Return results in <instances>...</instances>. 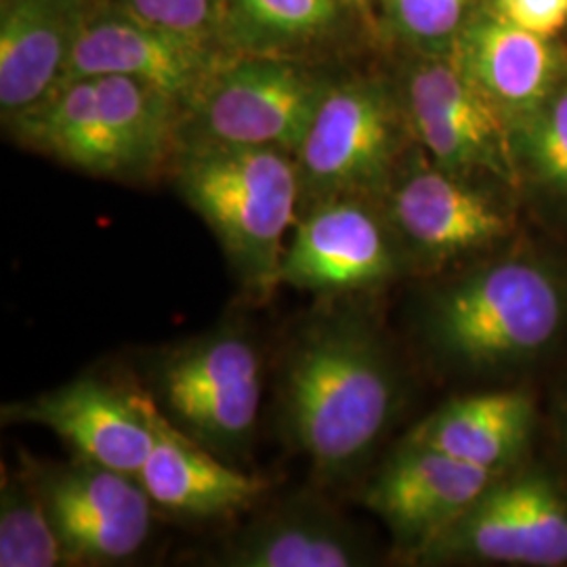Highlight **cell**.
I'll use <instances>...</instances> for the list:
<instances>
[{"instance_id": "16", "label": "cell", "mask_w": 567, "mask_h": 567, "mask_svg": "<svg viewBox=\"0 0 567 567\" xmlns=\"http://www.w3.org/2000/svg\"><path fill=\"white\" fill-rule=\"evenodd\" d=\"M86 7L82 0H2L0 110L13 121L65 76Z\"/></svg>"}, {"instance_id": "27", "label": "cell", "mask_w": 567, "mask_h": 567, "mask_svg": "<svg viewBox=\"0 0 567 567\" xmlns=\"http://www.w3.org/2000/svg\"><path fill=\"white\" fill-rule=\"evenodd\" d=\"M498 18L540 37H555L567 23V0H496Z\"/></svg>"}, {"instance_id": "10", "label": "cell", "mask_w": 567, "mask_h": 567, "mask_svg": "<svg viewBox=\"0 0 567 567\" xmlns=\"http://www.w3.org/2000/svg\"><path fill=\"white\" fill-rule=\"evenodd\" d=\"M398 269L386 227L362 196L305 206L284 250L280 280L313 295H343L385 282Z\"/></svg>"}, {"instance_id": "15", "label": "cell", "mask_w": 567, "mask_h": 567, "mask_svg": "<svg viewBox=\"0 0 567 567\" xmlns=\"http://www.w3.org/2000/svg\"><path fill=\"white\" fill-rule=\"evenodd\" d=\"M389 221L431 261L486 248L511 231V219L496 204L444 168L410 173L391 194Z\"/></svg>"}, {"instance_id": "17", "label": "cell", "mask_w": 567, "mask_h": 567, "mask_svg": "<svg viewBox=\"0 0 567 567\" xmlns=\"http://www.w3.org/2000/svg\"><path fill=\"white\" fill-rule=\"evenodd\" d=\"M456 61L508 121H526L555 93L559 58L550 39L503 18L477 21L456 41Z\"/></svg>"}, {"instance_id": "14", "label": "cell", "mask_w": 567, "mask_h": 567, "mask_svg": "<svg viewBox=\"0 0 567 567\" xmlns=\"http://www.w3.org/2000/svg\"><path fill=\"white\" fill-rule=\"evenodd\" d=\"M152 447L140 480L154 507L183 519H217L252 507L269 484L215 456L152 405Z\"/></svg>"}, {"instance_id": "12", "label": "cell", "mask_w": 567, "mask_h": 567, "mask_svg": "<svg viewBox=\"0 0 567 567\" xmlns=\"http://www.w3.org/2000/svg\"><path fill=\"white\" fill-rule=\"evenodd\" d=\"M429 548L498 564L566 566V501L538 477L487 487Z\"/></svg>"}, {"instance_id": "26", "label": "cell", "mask_w": 567, "mask_h": 567, "mask_svg": "<svg viewBox=\"0 0 567 567\" xmlns=\"http://www.w3.org/2000/svg\"><path fill=\"white\" fill-rule=\"evenodd\" d=\"M471 0H386L389 18L408 41L440 44L456 37Z\"/></svg>"}, {"instance_id": "20", "label": "cell", "mask_w": 567, "mask_h": 567, "mask_svg": "<svg viewBox=\"0 0 567 567\" xmlns=\"http://www.w3.org/2000/svg\"><path fill=\"white\" fill-rule=\"evenodd\" d=\"M28 147L89 175L121 177L93 79L61 82L41 103L9 122Z\"/></svg>"}, {"instance_id": "9", "label": "cell", "mask_w": 567, "mask_h": 567, "mask_svg": "<svg viewBox=\"0 0 567 567\" xmlns=\"http://www.w3.org/2000/svg\"><path fill=\"white\" fill-rule=\"evenodd\" d=\"M408 107L419 140L440 168L513 177L507 114L452 58L425 63L412 74Z\"/></svg>"}, {"instance_id": "8", "label": "cell", "mask_w": 567, "mask_h": 567, "mask_svg": "<svg viewBox=\"0 0 567 567\" xmlns=\"http://www.w3.org/2000/svg\"><path fill=\"white\" fill-rule=\"evenodd\" d=\"M154 395L82 377L2 405V425L44 426L76 456L140 475L152 447Z\"/></svg>"}, {"instance_id": "28", "label": "cell", "mask_w": 567, "mask_h": 567, "mask_svg": "<svg viewBox=\"0 0 567 567\" xmlns=\"http://www.w3.org/2000/svg\"><path fill=\"white\" fill-rule=\"evenodd\" d=\"M347 2H353V4H362L365 0H347Z\"/></svg>"}, {"instance_id": "5", "label": "cell", "mask_w": 567, "mask_h": 567, "mask_svg": "<svg viewBox=\"0 0 567 567\" xmlns=\"http://www.w3.org/2000/svg\"><path fill=\"white\" fill-rule=\"evenodd\" d=\"M561 322L557 286L534 265L501 264L452 286L435 305V341L471 364L527 355Z\"/></svg>"}, {"instance_id": "2", "label": "cell", "mask_w": 567, "mask_h": 567, "mask_svg": "<svg viewBox=\"0 0 567 567\" xmlns=\"http://www.w3.org/2000/svg\"><path fill=\"white\" fill-rule=\"evenodd\" d=\"M177 189L221 244L244 290L267 301L282 284L284 238L299 221L295 156L276 147L187 142Z\"/></svg>"}, {"instance_id": "7", "label": "cell", "mask_w": 567, "mask_h": 567, "mask_svg": "<svg viewBox=\"0 0 567 567\" xmlns=\"http://www.w3.org/2000/svg\"><path fill=\"white\" fill-rule=\"evenodd\" d=\"M32 466L68 564L110 566L142 550L156 507L140 475L84 458L60 466L32 461Z\"/></svg>"}, {"instance_id": "18", "label": "cell", "mask_w": 567, "mask_h": 567, "mask_svg": "<svg viewBox=\"0 0 567 567\" xmlns=\"http://www.w3.org/2000/svg\"><path fill=\"white\" fill-rule=\"evenodd\" d=\"M227 567H353L365 564L358 536L330 507L292 498L238 532L219 553Z\"/></svg>"}, {"instance_id": "1", "label": "cell", "mask_w": 567, "mask_h": 567, "mask_svg": "<svg viewBox=\"0 0 567 567\" xmlns=\"http://www.w3.org/2000/svg\"><path fill=\"white\" fill-rule=\"evenodd\" d=\"M395 404L386 355L364 326L326 318L303 330L284 368V425L318 477L362 465Z\"/></svg>"}, {"instance_id": "25", "label": "cell", "mask_w": 567, "mask_h": 567, "mask_svg": "<svg viewBox=\"0 0 567 567\" xmlns=\"http://www.w3.org/2000/svg\"><path fill=\"white\" fill-rule=\"evenodd\" d=\"M524 150L543 182L567 189V89L524 121Z\"/></svg>"}, {"instance_id": "6", "label": "cell", "mask_w": 567, "mask_h": 567, "mask_svg": "<svg viewBox=\"0 0 567 567\" xmlns=\"http://www.w3.org/2000/svg\"><path fill=\"white\" fill-rule=\"evenodd\" d=\"M395 114L385 91L370 82L326 89L295 156L301 204L365 196L389 177L395 158Z\"/></svg>"}, {"instance_id": "13", "label": "cell", "mask_w": 567, "mask_h": 567, "mask_svg": "<svg viewBox=\"0 0 567 567\" xmlns=\"http://www.w3.org/2000/svg\"><path fill=\"white\" fill-rule=\"evenodd\" d=\"M492 477L494 471L440 450L405 444L365 489L364 503L400 545L426 550L486 492Z\"/></svg>"}, {"instance_id": "24", "label": "cell", "mask_w": 567, "mask_h": 567, "mask_svg": "<svg viewBox=\"0 0 567 567\" xmlns=\"http://www.w3.org/2000/svg\"><path fill=\"white\" fill-rule=\"evenodd\" d=\"M126 11L208 49L227 39V0H118Z\"/></svg>"}, {"instance_id": "21", "label": "cell", "mask_w": 567, "mask_h": 567, "mask_svg": "<svg viewBox=\"0 0 567 567\" xmlns=\"http://www.w3.org/2000/svg\"><path fill=\"white\" fill-rule=\"evenodd\" d=\"M93 81L103 121L121 161L122 177L161 166L177 150L182 137V103L131 76H100Z\"/></svg>"}, {"instance_id": "4", "label": "cell", "mask_w": 567, "mask_h": 567, "mask_svg": "<svg viewBox=\"0 0 567 567\" xmlns=\"http://www.w3.org/2000/svg\"><path fill=\"white\" fill-rule=\"evenodd\" d=\"M328 84L274 55L224 60L183 107L187 142L276 147L297 156Z\"/></svg>"}, {"instance_id": "11", "label": "cell", "mask_w": 567, "mask_h": 567, "mask_svg": "<svg viewBox=\"0 0 567 567\" xmlns=\"http://www.w3.org/2000/svg\"><path fill=\"white\" fill-rule=\"evenodd\" d=\"M221 61L215 49L175 37L116 4L86 9L63 82L131 76L185 107Z\"/></svg>"}, {"instance_id": "22", "label": "cell", "mask_w": 567, "mask_h": 567, "mask_svg": "<svg viewBox=\"0 0 567 567\" xmlns=\"http://www.w3.org/2000/svg\"><path fill=\"white\" fill-rule=\"evenodd\" d=\"M68 564L60 532L47 507L34 466H2L0 477V567H58Z\"/></svg>"}, {"instance_id": "19", "label": "cell", "mask_w": 567, "mask_h": 567, "mask_svg": "<svg viewBox=\"0 0 567 567\" xmlns=\"http://www.w3.org/2000/svg\"><path fill=\"white\" fill-rule=\"evenodd\" d=\"M532 416L534 404L522 391L458 398L425 419L405 444L433 447L496 473L526 444Z\"/></svg>"}, {"instance_id": "3", "label": "cell", "mask_w": 567, "mask_h": 567, "mask_svg": "<svg viewBox=\"0 0 567 567\" xmlns=\"http://www.w3.org/2000/svg\"><path fill=\"white\" fill-rule=\"evenodd\" d=\"M154 400L173 425L236 465L257 433L264 360L238 326H219L164 353Z\"/></svg>"}, {"instance_id": "23", "label": "cell", "mask_w": 567, "mask_h": 567, "mask_svg": "<svg viewBox=\"0 0 567 567\" xmlns=\"http://www.w3.org/2000/svg\"><path fill=\"white\" fill-rule=\"evenodd\" d=\"M337 18V0H227V39L246 49L311 41Z\"/></svg>"}]
</instances>
